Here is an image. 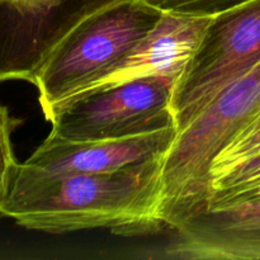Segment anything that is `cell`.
<instances>
[{
  "instance_id": "cell-1",
  "label": "cell",
  "mask_w": 260,
  "mask_h": 260,
  "mask_svg": "<svg viewBox=\"0 0 260 260\" xmlns=\"http://www.w3.org/2000/svg\"><path fill=\"white\" fill-rule=\"evenodd\" d=\"M162 156L113 172L62 177L15 173L3 216L29 230L68 234L109 229L116 235L159 234Z\"/></svg>"
},
{
  "instance_id": "cell-2",
  "label": "cell",
  "mask_w": 260,
  "mask_h": 260,
  "mask_svg": "<svg viewBox=\"0 0 260 260\" xmlns=\"http://www.w3.org/2000/svg\"><path fill=\"white\" fill-rule=\"evenodd\" d=\"M259 116L260 62L223 89L162 156L159 216L165 228L174 231L205 206L212 162Z\"/></svg>"
},
{
  "instance_id": "cell-3",
  "label": "cell",
  "mask_w": 260,
  "mask_h": 260,
  "mask_svg": "<svg viewBox=\"0 0 260 260\" xmlns=\"http://www.w3.org/2000/svg\"><path fill=\"white\" fill-rule=\"evenodd\" d=\"M162 10L145 0H119L81 20L38 70L43 114L112 70L155 27Z\"/></svg>"
},
{
  "instance_id": "cell-4",
  "label": "cell",
  "mask_w": 260,
  "mask_h": 260,
  "mask_svg": "<svg viewBox=\"0 0 260 260\" xmlns=\"http://www.w3.org/2000/svg\"><path fill=\"white\" fill-rule=\"evenodd\" d=\"M259 62L260 0H250L212 15L173 90L172 108L178 134L223 89Z\"/></svg>"
},
{
  "instance_id": "cell-5",
  "label": "cell",
  "mask_w": 260,
  "mask_h": 260,
  "mask_svg": "<svg viewBox=\"0 0 260 260\" xmlns=\"http://www.w3.org/2000/svg\"><path fill=\"white\" fill-rule=\"evenodd\" d=\"M174 86L168 79L147 78L69 98L45 113L52 124L50 135L70 141H102L169 128L175 126Z\"/></svg>"
},
{
  "instance_id": "cell-6",
  "label": "cell",
  "mask_w": 260,
  "mask_h": 260,
  "mask_svg": "<svg viewBox=\"0 0 260 260\" xmlns=\"http://www.w3.org/2000/svg\"><path fill=\"white\" fill-rule=\"evenodd\" d=\"M119 0H0V81L35 83L46 58L93 13Z\"/></svg>"
},
{
  "instance_id": "cell-7",
  "label": "cell",
  "mask_w": 260,
  "mask_h": 260,
  "mask_svg": "<svg viewBox=\"0 0 260 260\" xmlns=\"http://www.w3.org/2000/svg\"><path fill=\"white\" fill-rule=\"evenodd\" d=\"M178 136L177 127L140 136L102 141L47 139L15 173L28 177H62L113 172L128 165L164 156Z\"/></svg>"
},
{
  "instance_id": "cell-8",
  "label": "cell",
  "mask_w": 260,
  "mask_h": 260,
  "mask_svg": "<svg viewBox=\"0 0 260 260\" xmlns=\"http://www.w3.org/2000/svg\"><path fill=\"white\" fill-rule=\"evenodd\" d=\"M211 18L207 15L162 10L159 22L128 55L124 56L109 73L73 96L84 95L139 79L164 78L177 84L194 55Z\"/></svg>"
},
{
  "instance_id": "cell-9",
  "label": "cell",
  "mask_w": 260,
  "mask_h": 260,
  "mask_svg": "<svg viewBox=\"0 0 260 260\" xmlns=\"http://www.w3.org/2000/svg\"><path fill=\"white\" fill-rule=\"evenodd\" d=\"M165 256L260 260V197L222 207H202L175 228Z\"/></svg>"
},
{
  "instance_id": "cell-10",
  "label": "cell",
  "mask_w": 260,
  "mask_h": 260,
  "mask_svg": "<svg viewBox=\"0 0 260 260\" xmlns=\"http://www.w3.org/2000/svg\"><path fill=\"white\" fill-rule=\"evenodd\" d=\"M260 197V152L210 182L203 207H222ZM202 208V207H201Z\"/></svg>"
},
{
  "instance_id": "cell-11",
  "label": "cell",
  "mask_w": 260,
  "mask_h": 260,
  "mask_svg": "<svg viewBox=\"0 0 260 260\" xmlns=\"http://www.w3.org/2000/svg\"><path fill=\"white\" fill-rule=\"evenodd\" d=\"M260 152V116L234 139L212 162L210 182ZM210 189V188H208Z\"/></svg>"
},
{
  "instance_id": "cell-12",
  "label": "cell",
  "mask_w": 260,
  "mask_h": 260,
  "mask_svg": "<svg viewBox=\"0 0 260 260\" xmlns=\"http://www.w3.org/2000/svg\"><path fill=\"white\" fill-rule=\"evenodd\" d=\"M19 124L22 121L10 116L7 107L0 104V216H3V205L19 164L15 160L12 144V135Z\"/></svg>"
},
{
  "instance_id": "cell-13",
  "label": "cell",
  "mask_w": 260,
  "mask_h": 260,
  "mask_svg": "<svg viewBox=\"0 0 260 260\" xmlns=\"http://www.w3.org/2000/svg\"><path fill=\"white\" fill-rule=\"evenodd\" d=\"M145 2L164 12L212 17L250 0H145Z\"/></svg>"
}]
</instances>
